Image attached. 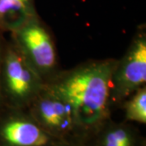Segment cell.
Instances as JSON below:
<instances>
[{
  "label": "cell",
  "mask_w": 146,
  "mask_h": 146,
  "mask_svg": "<svg viewBox=\"0 0 146 146\" xmlns=\"http://www.w3.org/2000/svg\"><path fill=\"white\" fill-rule=\"evenodd\" d=\"M117 59L89 60L75 68L60 71L46 83L72 106L81 135L97 131L110 112V82Z\"/></svg>",
  "instance_id": "6da1fadb"
},
{
  "label": "cell",
  "mask_w": 146,
  "mask_h": 146,
  "mask_svg": "<svg viewBox=\"0 0 146 146\" xmlns=\"http://www.w3.org/2000/svg\"><path fill=\"white\" fill-rule=\"evenodd\" d=\"M0 80L3 105L17 109H26L45 85L11 38L3 48Z\"/></svg>",
  "instance_id": "7a4b0ae2"
},
{
  "label": "cell",
  "mask_w": 146,
  "mask_h": 146,
  "mask_svg": "<svg viewBox=\"0 0 146 146\" xmlns=\"http://www.w3.org/2000/svg\"><path fill=\"white\" fill-rule=\"evenodd\" d=\"M10 38L45 84L61 71L52 34L37 13L10 33Z\"/></svg>",
  "instance_id": "3957f363"
},
{
  "label": "cell",
  "mask_w": 146,
  "mask_h": 146,
  "mask_svg": "<svg viewBox=\"0 0 146 146\" xmlns=\"http://www.w3.org/2000/svg\"><path fill=\"white\" fill-rule=\"evenodd\" d=\"M146 85V31L141 27L117 63L111 76V104H122L137 89Z\"/></svg>",
  "instance_id": "277c9868"
},
{
  "label": "cell",
  "mask_w": 146,
  "mask_h": 146,
  "mask_svg": "<svg viewBox=\"0 0 146 146\" xmlns=\"http://www.w3.org/2000/svg\"><path fill=\"white\" fill-rule=\"evenodd\" d=\"M26 110L44 130L58 141L81 136L72 106L47 84Z\"/></svg>",
  "instance_id": "5b68a950"
},
{
  "label": "cell",
  "mask_w": 146,
  "mask_h": 146,
  "mask_svg": "<svg viewBox=\"0 0 146 146\" xmlns=\"http://www.w3.org/2000/svg\"><path fill=\"white\" fill-rule=\"evenodd\" d=\"M58 141L26 109L3 106L0 110V146H54Z\"/></svg>",
  "instance_id": "8992f818"
},
{
  "label": "cell",
  "mask_w": 146,
  "mask_h": 146,
  "mask_svg": "<svg viewBox=\"0 0 146 146\" xmlns=\"http://www.w3.org/2000/svg\"><path fill=\"white\" fill-rule=\"evenodd\" d=\"M37 12L34 0H0V33H11Z\"/></svg>",
  "instance_id": "52a82bcc"
},
{
  "label": "cell",
  "mask_w": 146,
  "mask_h": 146,
  "mask_svg": "<svg viewBox=\"0 0 146 146\" xmlns=\"http://www.w3.org/2000/svg\"><path fill=\"white\" fill-rule=\"evenodd\" d=\"M100 146H135L136 137L130 127L124 124H109L106 128L101 126Z\"/></svg>",
  "instance_id": "ba28073f"
},
{
  "label": "cell",
  "mask_w": 146,
  "mask_h": 146,
  "mask_svg": "<svg viewBox=\"0 0 146 146\" xmlns=\"http://www.w3.org/2000/svg\"><path fill=\"white\" fill-rule=\"evenodd\" d=\"M122 104L125 110L126 119L145 124L146 85L137 89Z\"/></svg>",
  "instance_id": "9c48e42d"
},
{
  "label": "cell",
  "mask_w": 146,
  "mask_h": 146,
  "mask_svg": "<svg viewBox=\"0 0 146 146\" xmlns=\"http://www.w3.org/2000/svg\"><path fill=\"white\" fill-rule=\"evenodd\" d=\"M4 33H0V75H1V63H2V57H3V48L5 45L6 39L4 36ZM3 95H2V89H1V80H0V110L3 106Z\"/></svg>",
  "instance_id": "30bf717a"
},
{
  "label": "cell",
  "mask_w": 146,
  "mask_h": 146,
  "mask_svg": "<svg viewBox=\"0 0 146 146\" xmlns=\"http://www.w3.org/2000/svg\"><path fill=\"white\" fill-rule=\"evenodd\" d=\"M54 146H84L82 144H80L78 142H72V141H68V140L64 141H58L54 145Z\"/></svg>",
  "instance_id": "8fae6325"
}]
</instances>
